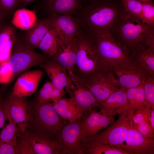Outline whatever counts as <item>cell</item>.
Masks as SVG:
<instances>
[{"label":"cell","mask_w":154,"mask_h":154,"mask_svg":"<svg viewBox=\"0 0 154 154\" xmlns=\"http://www.w3.org/2000/svg\"><path fill=\"white\" fill-rule=\"evenodd\" d=\"M124 11L120 0H93L74 15L81 26L93 34L103 31L111 33Z\"/></svg>","instance_id":"cell-1"},{"label":"cell","mask_w":154,"mask_h":154,"mask_svg":"<svg viewBox=\"0 0 154 154\" xmlns=\"http://www.w3.org/2000/svg\"><path fill=\"white\" fill-rule=\"evenodd\" d=\"M68 121L58 114L50 102H28L27 130L29 131L58 142L60 133Z\"/></svg>","instance_id":"cell-2"},{"label":"cell","mask_w":154,"mask_h":154,"mask_svg":"<svg viewBox=\"0 0 154 154\" xmlns=\"http://www.w3.org/2000/svg\"><path fill=\"white\" fill-rule=\"evenodd\" d=\"M111 33L130 53L139 44H154V25L146 24L141 19L130 15L125 10Z\"/></svg>","instance_id":"cell-3"},{"label":"cell","mask_w":154,"mask_h":154,"mask_svg":"<svg viewBox=\"0 0 154 154\" xmlns=\"http://www.w3.org/2000/svg\"><path fill=\"white\" fill-rule=\"evenodd\" d=\"M81 27L80 32L76 36L78 48L72 71L85 81L94 73L101 70L94 35L86 29Z\"/></svg>","instance_id":"cell-4"},{"label":"cell","mask_w":154,"mask_h":154,"mask_svg":"<svg viewBox=\"0 0 154 154\" xmlns=\"http://www.w3.org/2000/svg\"><path fill=\"white\" fill-rule=\"evenodd\" d=\"M93 34L101 70H112L117 65L131 61L129 52L110 31Z\"/></svg>","instance_id":"cell-5"},{"label":"cell","mask_w":154,"mask_h":154,"mask_svg":"<svg viewBox=\"0 0 154 154\" xmlns=\"http://www.w3.org/2000/svg\"><path fill=\"white\" fill-rule=\"evenodd\" d=\"M119 114L118 119L104 130L82 139L81 144H105L125 151L124 143L127 131L131 127H133V116L126 108Z\"/></svg>","instance_id":"cell-6"},{"label":"cell","mask_w":154,"mask_h":154,"mask_svg":"<svg viewBox=\"0 0 154 154\" xmlns=\"http://www.w3.org/2000/svg\"><path fill=\"white\" fill-rule=\"evenodd\" d=\"M50 58L39 53L29 46L23 38L17 36L8 60L12 75L10 82L33 67L39 66Z\"/></svg>","instance_id":"cell-7"},{"label":"cell","mask_w":154,"mask_h":154,"mask_svg":"<svg viewBox=\"0 0 154 154\" xmlns=\"http://www.w3.org/2000/svg\"><path fill=\"white\" fill-rule=\"evenodd\" d=\"M69 76L66 91L82 114L95 108L100 104L86 86L84 81L71 70H67Z\"/></svg>","instance_id":"cell-8"},{"label":"cell","mask_w":154,"mask_h":154,"mask_svg":"<svg viewBox=\"0 0 154 154\" xmlns=\"http://www.w3.org/2000/svg\"><path fill=\"white\" fill-rule=\"evenodd\" d=\"M89 111L85 112L75 121H68L62 129L58 141L62 154H83L81 142L83 127Z\"/></svg>","instance_id":"cell-9"},{"label":"cell","mask_w":154,"mask_h":154,"mask_svg":"<svg viewBox=\"0 0 154 154\" xmlns=\"http://www.w3.org/2000/svg\"><path fill=\"white\" fill-rule=\"evenodd\" d=\"M87 88L99 104L105 100L120 86L112 70H99L84 81Z\"/></svg>","instance_id":"cell-10"},{"label":"cell","mask_w":154,"mask_h":154,"mask_svg":"<svg viewBox=\"0 0 154 154\" xmlns=\"http://www.w3.org/2000/svg\"><path fill=\"white\" fill-rule=\"evenodd\" d=\"M112 71L120 87L126 89L138 86L151 74L145 68L131 61L115 66Z\"/></svg>","instance_id":"cell-11"},{"label":"cell","mask_w":154,"mask_h":154,"mask_svg":"<svg viewBox=\"0 0 154 154\" xmlns=\"http://www.w3.org/2000/svg\"><path fill=\"white\" fill-rule=\"evenodd\" d=\"M93 109L89 111L84 121L82 139L97 134L114 121L115 113L103 109L97 112Z\"/></svg>","instance_id":"cell-12"},{"label":"cell","mask_w":154,"mask_h":154,"mask_svg":"<svg viewBox=\"0 0 154 154\" xmlns=\"http://www.w3.org/2000/svg\"><path fill=\"white\" fill-rule=\"evenodd\" d=\"M27 97H19L11 93L3 100L4 108L8 110L21 133L27 129L28 102Z\"/></svg>","instance_id":"cell-13"},{"label":"cell","mask_w":154,"mask_h":154,"mask_svg":"<svg viewBox=\"0 0 154 154\" xmlns=\"http://www.w3.org/2000/svg\"><path fill=\"white\" fill-rule=\"evenodd\" d=\"M43 75V72L39 69L24 72L19 76L11 93L19 97L31 96L36 90Z\"/></svg>","instance_id":"cell-14"},{"label":"cell","mask_w":154,"mask_h":154,"mask_svg":"<svg viewBox=\"0 0 154 154\" xmlns=\"http://www.w3.org/2000/svg\"><path fill=\"white\" fill-rule=\"evenodd\" d=\"M78 48L76 37L69 39H61L58 37L56 53L51 58L56 62L72 71L75 64Z\"/></svg>","instance_id":"cell-15"},{"label":"cell","mask_w":154,"mask_h":154,"mask_svg":"<svg viewBox=\"0 0 154 154\" xmlns=\"http://www.w3.org/2000/svg\"><path fill=\"white\" fill-rule=\"evenodd\" d=\"M48 17L52 27L55 29L59 38L66 39L76 37L81 29L78 20L72 15L54 14Z\"/></svg>","instance_id":"cell-16"},{"label":"cell","mask_w":154,"mask_h":154,"mask_svg":"<svg viewBox=\"0 0 154 154\" xmlns=\"http://www.w3.org/2000/svg\"><path fill=\"white\" fill-rule=\"evenodd\" d=\"M125 150L130 154H153L154 139L145 137L131 127L125 137Z\"/></svg>","instance_id":"cell-17"},{"label":"cell","mask_w":154,"mask_h":154,"mask_svg":"<svg viewBox=\"0 0 154 154\" xmlns=\"http://www.w3.org/2000/svg\"><path fill=\"white\" fill-rule=\"evenodd\" d=\"M42 7L48 15L54 14L72 16L83 6L82 0H42Z\"/></svg>","instance_id":"cell-18"},{"label":"cell","mask_w":154,"mask_h":154,"mask_svg":"<svg viewBox=\"0 0 154 154\" xmlns=\"http://www.w3.org/2000/svg\"><path fill=\"white\" fill-rule=\"evenodd\" d=\"M39 66L46 72L55 87L60 89L66 88L69 76L65 67L51 58Z\"/></svg>","instance_id":"cell-19"},{"label":"cell","mask_w":154,"mask_h":154,"mask_svg":"<svg viewBox=\"0 0 154 154\" xmlns=\"http://www.w3.org/2000/svg\"><path fill=\"white\" fill-rule=\"evenodd\" d=\"M17 37L12 24L3 23L0 27V62L9 59Z\"/></svg>","instance_id":"cell-20"},{"label":"cell","mask_w":154,"mask_h":154,"mask_svg":"<svg viewBox=\"0 0 154 154\" xmlns=\"http://www.w3.org/2000/svg\"><path fill=\"white\" fill-rule=\"evenodd\" d=\"M131 61L147 70L154 75V48L141 44L130 53Z\"/></svg>","instance_id":"cell-21"},{"label":"cell","mask_w":154,"mask_h":154,"mask_svg":"<svg viewBox=\"0 0 154 154\" xmlns=\"http://www.w3.org/2000/svg\"><path fill=\"white\" fill-rule=\"evenodd\" d=\"M52 27L49 17L40 19L25 34L23 38L31 48H38L41 41L49 29Z\"/></svg>","instance_id":"cell-22"},{"label":"cell","mask_w":154,"mask_h":154,"mask_svg":"<svg viewBox=\"0 0 154 154\" xmlns=\"http://www.w3.org/2000/svg\"><path fill=\"white\" fill-rule=\"evenodd\" d=\"M27 132L29 141L35 154H62L61 147L58 142Z\"/></svg>","instance_id":"cell-23"},{"label":"cell","mask_w":154,"mask_h":154,"mask_svg":"<svg viewBox=\"0 0 154 154\" xmlns=\"http://www.w3.org/2000/svg\"><path fill=\"white\" fill-rule=\"evenodd\" d=\"M127 89L120 88L112 93L104 101L100 103V109L119 114L126 108L127 102Z\"/></svg>","instance_id":"cell-24"},{"label":"cell","mask_w":154,"mask_h":154,"mask_svg":"<svg viewBox=\"0 0 154 154\" xmlns=\"http://www.w3.org/2000/svg\"><path fill=\"white\" fill-rule=\"evenodd\" d=\"M143 83L138 86L127 89L126 108L133 116L135 112L145 105Z\"/></svg>","instance_id":"cell-25"},{"label":"cell","mask_w":154,"mask_h":154,"mask_svg":"<svg viewBox=\"0 0 154 154\" xmlns=\"http://www.w3.org/2000/svg\"><path fill=\"white\" fill-rule=\"evenodd\" d=\"M58 36L55 29L51 27L46 32L40 42L38 48L43 54L51 58L56 52Z\"/></svg>","instance_id":"cell-26"},{"label":"cell","mask_w":154,"mask_h":154,"mask_svg":"<svg viewBox=\"0 0 154 154\" xmlns=\"http://www.w3.org/2000/svg\"><path fill=\"white\" fill-rule=\"evenodd\" d=\"M4 108L6 119L8 121L9 123L1 131L0 141L11 144L16 147L17 135L19 130L8 110L4 107Z\"/></svg>","instance_id":"cell-27"},{"label":"cell","mask_w":154,"mask_h":154,"mask_svg":"<svg viewBox=\"0 0 154 154\" xmlns=\"http://www.w3.org/2000/svg\"><path fill=\"white\" fill-rule=\"evenodd\" d=\"M83 154H130L118 147L105 144H82Z\"/></svg>","instance_id":"cell-28"},{"label":"cell","mask_w":154,"mask_h":154,"mask_svg":"<svg viewBox=\"0 0 154 154\" xmlns=\"http://www.w3.org/2000/svg\"><path fill=\"white\" fill-rule=\"evenodd\" d=\"M16 149L17 154H35L29 141L28 132L17 134Z\"/></svg>","instance_id":"cell-29"},{"label":"cell","mask_w":154,"mask_h":154,"mask_svg":"<svg viewBox=\"0 0 154 154\" xmlns=\"http://www.w3.org/2000/svg\"><path fill=\"white\" fill-rule=\"evenodd\" d=\"M125 11L130 15L140 19L143 2L137 0H120Z\"/></svg>","instance_id":"cell-30"},{"label":"cell","mask_w":154,"mask_h":154,"mask_svg":"<svg viewBox=\"0 0 154 154\" xmlns=\"http://www.w3.org/2000/svg\"><path fill=\"white\" fill-rule=\"evenodd\" d=\"M20 7V0H0V15L8 18Z\"/></svg>","instance_id":"cell-31"},{"label":"cell","mask_w":154,"mask_h":154,"mask_svg":"<svg viewBox=\"0 0 154 154\" xmlns=\"http://www.w3.org/2000/svg\"><path fill=\"white\" fill-rule=\"evenodd\" d=\"M145 105L154 109V75H149L143 83Z\"/></svg>","instance_id":"cell-32"},{"label":"cell","mask_w":154,"mask_h":154,"mask_svg":"<svg viewBox=\"0 0 154 154\" xmlns=\"http://www.w3.org/2000/svg\"><path fill=\"white\" fill-rule=\"evenodd\" d=\"M151 110L150 106L145 105L143 108L135 112L132 118L133 128L134 129H136L138 125L145 122H147L150 124Z\"/></svg>","instance_id":"cell-33"},{"label":"cell","mask_w":154,"mask_h":154,"mask_svg":"<svg viewBox=\"0 0 154 154\" xmlns=\"http://www.w3.org/2000/svg\"><path fill=\"white\" fill-rule=\"evenodd\" d=\"M140 19L147 24L154 25V4L153 1L143 2Z\"/></svg>","instance_id":"cell-34"},{"label":"cell","mask_w":154,"mask_h":154,"mask_svg":"<svg viewBox=\"0 0 154 154\" xmlns=\"http://www.w3.org/2000/svg\"><path fill=\"white\" fill-rule=\"evenodd\" d=\"M54 87L51 82H46L40 90L37 96L36 100L43 103L52 102L50 98V93Z\"/></svg>","instance_id":"cell-35"},{"label":"cell","mask_w":154,"mask_h":154,"mask_svg":"<svg viewBox=\"0 0 154 154\" xmlns=\"http://www.w3.org/2000/svg\"><path fill=\"white\" fill-rule=\"evenodd\" d=\"M52 101L57 102L62 107L76 115L79 117L84 114L82 113L75 103L70 98H62L53 100Z\"/></svg>","instance_id":"cell-36"},{"label":"cell","mask_w":154,"mask_h":154,"mask_svg":"<svg viewBox=\"0 0 154 154\" xmlns=\"http://www.w3.org/2000/svg\"><path fill=\"white\" fill-rule=\"evenodd\" d=\"M52 102V104L56 113L62 117L67 120L69 122H73L80 117L66 109L57 102Z\"/></svg>","instance_id":"cell-37"},{"label":"cell","mask_w":154,"mask_h":154,"mask_svg":"<svg viewBox=\"0 0 154 154\" xmlns=\"http://www.w3.org/2000/svg\"><path fill=\"white\" fill-rule=\"evenodd\" d=\"M0 64V83H10L11 72L8 60L1 62Z\"/></svg>","instance_id":"cell-38"},{"label":"cell","mask_w":154,"mask_h":154,"mask_svg":"<svg viewBox=\"0 0 154 154\" xmlns=\"http://www.w3.org/2000/svg\"><path fill=\"white\" fill-rule=\"evenodd\" d=\"M135 129L145 137L154 139V130L149 122H145L140 124Z\"/></svg>","instance_id":"cell-39"},{"label":"cell","mask_w":154,"mask_h":154,"mask_svg":"<svg viewBox=\"0 0 154 154\" xmlns=\"http://www.w3.org/2000/svg\"><path fill=\"white\" fill-rule=\"evenodd\" d=\"M16 154L15 147L13 145L0 141V154Z\"/></svg>","instance_id":"cell-40"},{"label":"cell","mask_w":154,"mask_h":154,"mask_svg":"<svg viewBox=\"0 0 154 154\" xmlns=\"http://www.w3.org/2000/svg\"><path fill=\"white\" fill-rule=\"evenodd\" d=\"M66 93L64 89H60L54 87L51 92L50 98L52 101L53 100L62 98Z\"/></svg>","instance_id":"cell-41"},{"label":"cell","mask_w":154,"mask_h":154,"mask_svg":"<svg viewBox=\"0 0 154 154\" xmlns=\"http://www.w3.org/2000/svg\"><path fill=\"white\" fill-rule=\"evenodd\" d=\"M6 116L4 110L3 100L1 94L0 95V130L4 125L5 120ZM0 130V134L1 132Z\"/></svg>","instance_id":"cell-42"},{"label":"cell","mask_w":154,"mask_h":154,"mask_svg":"<svg viewBox=\"0 0 154 154\" xmlns=\"http://www.w3.org/2000/svg\"><path fill=\"white\" fill-rule=\"evenodd\" d=\"M20 7L24 8L26 7L31 3L36 0H20Z\"/></svg>","instance_id":"cell-43"},{"label":"cell","mask_w":154,"mask_h":154,"mask_svg":"<svg viewBox=\"0 0 154 154\" xmlns=\"http://www.w3.org/2000/svg\"><path fill=\"white\" fill-rule=\"evenodd\" d=\"M150 121L151 126L152 129L154 130V109H151Z\"/></svg>","instance_id":"cell-44"},{"label":"cell","mask_w":154,"mask_h":154,"mask_svg":"<svg viewBox=\"0 0 154 154\" xmlns=\"http://www.w3.org/2000/svg\"><path fill=\"white\" fill-rule=\"evenodd\" d=\"M93 0H82L83 4L85 5Z\"/></svg>","instance_id":"cell-45"},{"label":"cell","mask_w":154,"mask_h":154,"mask_svg":"<svg viewBox=\"0 0 154 154\" xmlns=\"http://www.w3.org/2000/svg\"><path fill=\"white\" fill-rule=\"evenodd\" d=\"M4 19L0 15V27L3 23Z\"/></svg>","instance_id":"cell-46"},{"label":"cell","mask_w":154,"mask_h":154,"mask_svg":"<svg viewBox=\"0 0 154 154\" xmlns=\"http://www.w3.org/2000/svg\"><path fill=\"white\" fill-rule=\"evenodd\" d=\"M143 2H150L152 1V0H137Z\"/></svg>","instance_id":"cell-47"}]
</instances>
